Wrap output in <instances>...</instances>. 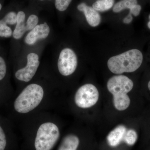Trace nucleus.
Instances as JSON below:
<instances>
[{"mask_svg": "<svg viewBox=\"0 0 150 150\" xmlns=\"http://www.w3.org/2000/svg\"><path fill=\"white\" fill-rule=\"evenodd\" d=\"M108 91L113 95L114 106L118 110H124L129 107L130 99L127 93L134 86L131 80L124 75L113 76L107 84Z\"/></svg>", "mask_w": 150, "mask_h": 150, "instance_id": "f257e3e1", "label": "nucleus"}, {"mask_svg": "<svg viewBox=\"0 0 150 150\" xmlns=\"http://www.w3.org/2000/svg\"><path fill=\"white\" fill-rule=\"evenodd\" d=\"M143 54L137 49H131L112 56L108 61V69L115 74L131 73L138 69L142 65Z\"/></svg>", "mask_w": 150, "mask_h": 150, "instance_id": "f03ea898", "label": "nucleus"}, {"mask_svg": "<svg viewBox=\"0 0 150 150\" xmlns=\"http://www.w3.org/2000/svg\"><path fill=\"white\" fill-rule=\"evenodd\" d=\"M44 91L41 86L35 83L26 86L19 95L14 103L17 112L26 113L37 107L43 99Z\"/></svg>", "mask_w": 150, "mask_h": 150, "instance_id": "7ed1b4c3", "label": "nucleus"}, {"mask_svg": "<svg viewBox=\"0 0 150 150\" xmlns=\"http://www.w3.org/2000/svg\"><path fill=\"white\" fill-rule=\"evenodd\" d=\"M59 128L56 124L47 122L40 125L38 130L34 143L35 150H51L60 137Z\"/></svg>", "mask_w": 150, "mask_h": 150, "instance_id": "20e7f679", "label": "nucleus"}, {"mask_svg": "<svg viewBox=\"0 0 150 150\" xmlns=\"http://www.w3.org/2000/svg\"><path fill=\"white\" fill-rule=\"evenodd\" d=\"M98 98L99 92L96 87L92 84H86L78 90L75 102L81 108H89L96 104Z\"/></svg>", "mask_w": 150, "mask_h": 150, "instance_id": "39448f33", "label": "nucleus"}, {"mask_svg": "<svg viewBox=\"0 0 150 150\" xmlns=\"http://www.w3.org/2000/svg\"><path fill=\"white\" fill-rule=\"evenodd\" d=\"M78 65L76 55L69 48L63 49L59 55L58 68L59 73L64 76H69L74 72Z\"/></svg>", "mask_w": 150, "mask_h": 150, "instance_id": "423d86ee", "label": "nucleus"}, {"mask_svg": "<svg viewBox=\"0 0 150 150\" xmlns=\"http://www.w3.org/2000/svg\"><path fill=\"white\" fill-rule=\"evenodd\" d=\"M27 63L24 68L17 71L15 76L18 80L28 82L32 79L40 65L39 56L35 53L28 55Z\"/></svg>", "mask_w": 150, "mask_h": 150, "instance_id": "0eeeda50", "label": "nucleus"}, {"mask_svg": "<svg viewBox=\"0 0 150 150\" xmlns=\"http://www.w3.org/2000/svg\"><path fill=\"white\" fill-rule=\"evenodd\" d=\"M50 31V28L46 23L37 25L26 35L25 42L27 45H33L37 40L48 37Z\"/></svg>", "mask_w": 150, "mask_h": 150, "instance_id": "6e6552de", "label": "nucleus"}, {"mask_svg": "<svg viewBox=\"0 0 150 150\" xmlns=\"http://www.w3.org/2000/svg\"><path fill=\"white\" fill-rule=\"evenodd\" d=\"M77 8L80 11L83 12L87 21L92 27H96L100 24L101 21L100 15L93 8L83 3L79 5Z\"/></svg>", "mask_w": 150, "mask_h": 150, "instance_id": "1a4fd4ad", "label": "nucleus"}, {"mask_svg": "<svg viewBox=\"0 0 150 150\" xmlns=\"http://www.w3.org/2000/svg\"><path fill=\"white\" fill-rule=\"evenodd\" d=\"M126 132L125 126L121 125L116 127L109 133L107 137V142L110 146L115 147L123 139Z\"/></svg>", "mask_w": 150, "mask_h": 150, "instance_id": "9d476101", "label": "nucleus"}, {"mask_svg": "<svg viewBox=\"0 0 150 150\" xmlns=\"http://www.w3.org/2000/svg\"><path fill=\"white\" fill-rule=\"evenodd\" d=\"M79 143L78 137L74 134H68L62 140L58 150H77Z\"/></svg>", "mask_w": 150, "mask_h": 150, "instance_id": "9b49d317", "label": "nucleus"}, {"mask_svg": "<svg viewBox=\"0 0 150 150\" xmlns=\"http://www.w3.org/2000/svg\"><path fill=\"white\" fill-rule=\"evenodd\" d=\"M25 14L23 11L18 12L17 14L16 25L13 33V36L15 39H20L27 31L26 24L25 23Z\"/></svg>", "mask_w": 150, "mask_h": 150, "instance_id": "f8f14e48", "label": "nucleus"}, {"mask_svg": "<svg viewBox=\"0 0 150 150\" xmlns=\"http://www.w3.org/2000/svg\"><path fill=\"white\" fill-rule=\"evenodd\" d=\"M137 4V0H122L115 4L112 10L114 12L118 13L126 8L130 9Z\"/></svg>", "mask_w": 150, "mask_h": 150, "instance_id": "ddd939ff", "label": "nucleus"}, {"mask_svg": "<svg viewBox=\"0 0 150 150\" xmlns=\"http://www.w3.org/2000/svg\"><path fill=\"white\" fill-rule=\"evenodd\" d=\"M114 0H98L93 4V8L97 11H105L112 7Z\"/></svg>", "mask_w": 150, "mask_h": 150, "instance_id": "4468645a", "label": "nucleus"}, {"mask_svg": "<svg viewBox=\"0 0 150 150\" xmlns=\"http://www.w3.org/2000/svg\"><path fill=\"white\" fill-rule=\"evenodd\" d=\"M3 20H0V37L8 38L13 35L11 28Z\"/></svg>", "mask_w": 150, "mask_h": 150, "instance_id": "2eb2a0df", "label": "nucleus"}, {"mask_svg": "<svg viewBox=\"0 0 150 150\" xmlns=\"http://www.w3.org/2000/svg\"><path fill=\"white\" fill-rule=\"evenodd\" d=\"M137 139V133L134 130L131 129L126 131L123 140L127 144L131 146L136 143Z\"/></svg>", "mask_w": 150, "mask_h": 150, "instance_id": "dca6fc26", "label": "nucleus"}, {"mask_svg": "<svg viewBox=\"0 0 150 150\" xmlns=\"http://www.w3.org/2000/svg\"><path fill=\"white\" fill-rule=\"evenodd\" d=\"M39 19L37 16L35 15H31L28 18L26 23V28L27 31L33 29L37 25Z\"/></svg>", "mask_w": 150, "mask_h": 150, "instance_id": "f3484780", "label": "nucleus"}, {"mask_svg": "<svg viewBox=\"0 0 150 150\" xmlns=\"http://www.w3.org/2000/svg\"><path fill=\"white\" fill-rule=\"evenodd\" d=\"M72 0H55V7L58 10L64 11L68 8Z\"/></svg>", "mask_w": 150, "mask_h": 150, "instance_id": "a211bd4d", "label": "nucleus"}, {"mask_svg": "<svg viewBox=\"0 0 150 150\" xmlns=\"http://www.w3.org/2000/svg\"><path fill=\"white\" fill-rule=\"evenodd\" d=\"M2 19L8 25L15 24L17 23V14L14 12H10L7 14Z\"/></svg>", "mask_w": 150, "mask_h": 150, "instance_id": "6ab92c4d", "label": "nucleus"}, {"mask_svg": "<svg viewBox=\"0 0 150 150\" xmlns=\"http://www.w3.org/2000/svg\"><path fill=\"white\" fill-rule=\"evenodd\" d=\"M6 74V65L5 61L2 57L0 56V81L5 77Z\"/></svg>", "mask_w": 150, "mask_h": 150, "instance_id": "aec40b11", "label": "nucleus"}, {"mask_svg": "<svg viewBox=\"0 0 150 150\" xmlns=\"http://www.w3.org/2000/svg\"><path fill=\"white\" fill-rule=\"evenodd\" d=\"M6 143L5 134L2 128L0 126V150H5Z\"/></svg>", "mask_w": 150, "mask_h": 150, "instance_id": "412c9836", "label": "nucleus"}, {"mask_svg": "<svg viewBox=\"0 0 150 150\" xmlns=\"http://www.w3.org/2000/svg\"><path fill=\"white\" fill-rule=\"evenodd\" d=\"M142 9V7L139 5L137 4L130 9V13L132 14L134 16H137L139 15Z\"/></svg>", "mask_w": 150, "mask_h": 150, "instance_id": "4be33fe9", "label": "nucleus"}, {"mask_svg": "<svg viewBox=\"0 0 150 150\" xmlns=\"http://www.w3.org/2000/svg\"><path fill=\"white\" fill-rule=\"evenodd\" d=\"M132 20H133V17L131 15V14L130 13L123 19V22L126 24H129L131 23Z\"/></svg>", "mask_w": 150, "mask_h": 150, "instance_id": "5701e85b", "label": "nucleus"}, {"mask_svg": "<svg viewBox=\"0 0 150 150\" xmlns=\"http://www.w3.org/2000/svg\"><path fill=\"white\" fill-rule=\"evenodd\" d=\"M148 88H149V89L150 91V81H149V83H148Z\"/></svg>", "mask_w": 150, "mask_h": 150, "instance_id": "b1692460", "label": "nucleus"}, {"mask_svg": "<svg viewBox=\"0 0 150 150\" xmlns=\"http://www.w3.org/2000/svg\"><path fill=\"white\" fill-rule=\"evenodd\" d=\"M148 27H149V28L150 29V21H149L148 23Z\"/></svg>", "mask_w": 150, "mask_h": 150, "instance_id": "393cba45", "label": "nucleus"}, {"mask_svg": "<svg viewBox=\"0 0 150 150\" xmlns=\"http://www.w3.org/2000/svg\"><path fill=\"white\" fill-rule=\"evenodd\" d=\"M2 8V5L1 4H0V11L1 10V9Z\"/></svg>", "mask_w": 150, "mask_h": 150, "instance_id": "a878e982", "label": "nucleus"}, {"mask_svg": "<svg viewBox=\"0 0 150 150\" xmlns=\"http://www.w3.org/2000/svg\"><path fill=\"white\" fill-rule=\"evenodd\" d=\"M40 1H44V0H40Z\"/></svg>", "mask_w": 150, "mask_h": 150, "instance_id": "bb28decb", "label": "nucleus"}, {"mask_svg": "<svg viewBox=\"0 0 150 150\" xmlns=\"http://www.w3.org/2000/svg\"><path fill=\"white\" fill-rule=\"evenodd\" d=\"M149 18H150V16H149Z\"/></svg>", "mask_w": 150, "mask_h": 150, "instance_id": "cd10ccee", "label": "nucleus"}, {"mask_svg": "<svg viewBox=\"0 0 150 150\" xmlns=\"http://www.w3.org/2000/svg\"><path fill=\"white\" fill-rule=\"evenodd\" d=\"M49 1H51V0H49Z\"/></svg>", "mask_w": 150, "mask_h": 150, "instance_id": "c85d7f7f", "label": "nucleus"}]
</instances>
